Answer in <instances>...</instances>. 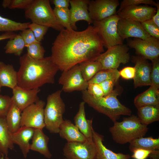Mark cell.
Returning a JSON list of instances; mask_svg holds the SVG:
<instances>
[{"label": "cell", "mask_w": 159, "mask_h": 159, "mask_svg": "<svg viewBox=\"0 0 159 159\" xmlns=\"http://www.w3.org/2000/svg\"><path fill=\"white\" fill-rule=\"evenodd\" d=\"M21 112L14 103H12L6 116L9 130L11 133L16 131L21 127Z\"/></svg>", "instance_id": "f1b7e54d"}, {"label": "cell", "mask_w": 159, "mask_h": 159, "mask_svg": "<svg viewBox=\"0 0 159 159\" xmlns=\"http://www.w3.org/2000/svg\"><path fill=\"white\" fill-rule=\"evenodd\" d=\"M20 34L24 41L25 47H27L33 43L40 42L36 40L33 32L29 29L22 31Z\"/></svg>", "instance_id": "b9f144b4"}, {"label": "cell", "mask_w": 159, "mask_h": 159, "mask_svg": "<svg viewBox=\"0 0 159 159\" xmlns=\"http://www.w3.org/2000/svg\"><path fill=\"white\" fill-rule=\"evenodd\" d=\"M17 72V85L26 89L39 88L45 84H54L59 69L51 56L40 60L33 59L27 53L20 57Z\"/></svg>", "instance_id": "7a4b0ae2"}, {"label": "cell", "mask_w": 159, "mask_h": 159, "mask_svg": "<svg viewBox=\"0 0 159 159\" xmlns=\"http://www.w3.org/2000/svg\"><path fill=\"white\" fill-rule=\"evenodd\" d=\"M131 58L132 62L135 64V75L133 79L134 88L150 86L151 64L140 55L133 56Z\"/></svg>", "instance_id": "9a60e30c"}, {"label": "cell", "mask_w": 159, "mask_h": 159, "mask_svg": "<svg viewBox=\"0 0 159 159\" xmlns=\"http://www.w3.org/2000/svg\"><path fill=\"white\" fill-rule=\"evenodd\" d=\"M12 102L10 97L0 94V117H6Z\"/></svg>", "instance_id": "ab89813d"}, {"label": "cell", "mask_w": 159, "mask_h": 159, "mask_svg": "<svg viewBox=\"0 0 159 159\" xmlns=\"http://www.w3.org/2000/svg\"><path fill=\"white\" fill-rule=\"evenodd\" d=\"M119 5L118 0H90L88 9L90 17L93 21H101L116 14Z\"/></svg>", "instance_id": "4fadbf2b"}, {"label": "cell", "mask_w": 159, "mask_h": 159, "mask_svg": "<svg viewBox=\"0 0 159 159\" xmlns=\"http://www.w3.org/2000/svg\"><path fill=\"white\" fill-rule=\"evenodd\" d=\"M9 133L6 117H0V153L4 156H7L9 149L14 148Z\"/></svg>", "instance_id": "484cf974"}, {"label": "cell", "mask_w": 159, "mask_h": 159, "mask_svg": "<svg viewBox=\"0 0 159 159\" xmlns=\"http://www.w3.org/2000/svg\"><path fill=\"white\" fill-rule=\"evenodd\" d=\"M118 81V80L115 79H110L99 84L102 89L104 96L109 95L112 91L114 86L117 84Z\"/></svg>", "instance_id": "7bdbcfd3"}, {"label": "cell", "mask_w": 159, "mask_h": 159, "mask_svg": "<svg viewBox=\"0 0 159 159\" xmlns=\"http://www.w3.org/2000/svg\"><path fill=\"white\" fill-rule=\"evenodd\" d=\"M134 67H125L119 71L120 76L125 80L133 79L135 75Z\"/></svg>", "instance_id": "bcb514c9"}, {"label": "cell", "mask_w": 159, "mask_h": 159, "mask_svg": "<svg viewBox=\"0 0 159 159\" xmlns=\"http://www.w3.org/2000/svg\"><path fill=\"white\" fill-rule=\"evenodd\" d=\"M62 72L58 80L62 86V90L70 92L87 90L88 82L83 78L79 64Z\"/></svg>", "instance_id": "30bf717a"}, {"label": "cell", "mask_w": 159, "mask_h": 159, "mask_svg": "<svg viewBox=\"0 0 159 159\" xmlns=\"http://www.w3.org/2000/svg\"><path fill=\"white\" fill-rule=\"evenodd\" d=\"M63 151L66 159H96V148L93 138L83 142H67Z\"/></svg>", "instance_id": "9c48e42d"}, {"label": "cell", "mask_w": 159, "mask_h": 159, "mask_svg": "<svg viewBox=\"0 0 159 159\" xmlns=\"http://www.w3.org/2000/svg\"><path fill=\"white\" fill-rule=\"evenodd\" d=\"M39 88L26 89L17 86L12 89L11 97L12 102L22 112L25 108L39 100L38 94Z\"/></svg>", "instance_id": "e0dca14e"}, {"label": "cell", "mask_w": 159, "mask_h": 159, "mask_svg": "<svg viewBox=\"0 0 159 159\" xmlns=\"http://www.w3.org/2000/svg\"><path fill=\"white\" fill-rule=\"evenodd\" d=\"M33 0H11L9 9H25L30 5Z\"/></svg>", "instance_id": "f6af8a7d"}, {"label": "cell", "mask_w": 159, "mask_h": 159, "mask_svg": "<svg viewBox=\"0 0 159 159\" xmlns=\"http://www.w3.org/2000/svg\"><path fill=\"white\" fill-rule=\"evenodd\" d=\"M30 22H17L3 17L0 15V32H13L21 31L28 28Z\"/></svg>", "instance_id": "1f68e13d"}, {"label": "cell", "mask_w": 159, "mask_h": 159, "mask_svg": "<svg viewBox=\"0 0 159 159\" xmlns=\"http://www.w3.org/2000/svg\"><path fill=\"white\" fill-rule=\"evenodd\" d=\"M35 129L26 126L21 127L14 133L10 132L12 143L19 145L24 158H26L30 150L29 141L32 138Z\"/></svg>", "instance_id": "d6986e66"}, {"label": "cell", "mask_w": 159, "mask_h": 159, "mask_svg": "<svg viewBox=\"0 0 159 159\" xmlns=\"http://www.w3.org/2000/svg\"><path fill=\"white\" fill-rule=\"evenodd\" d=\"M103 43L92 25L81 31L64 29L51 48L52 59L62 72L85 61H94L104 51Z\"/></svg>", "instance_id": "6da1fadb"}, {"label": "cell", "mask_w": 159, "mask_h": 159, "mask_svg": "<svg viewBox=\"0 0 159 159\" xmlns=\"http://www.w3.org/2000/svg\"><path fill=\"white\" fill-rule=\"evenodd\" d=\"M156 7L148 5L127 6L116 14L120 19L140 23L152 19L156 11Z\"/></svg>", "instance_id": "5bb4252c"}, {"label": "cell", "mask_w": 159, "mask_h": 159, "mask_svg": "<svg viewBox=\"0 0 159 159\" xmlns=\"http://www.w3.org/2000/svg\"><path fill=\"white\" fill-rule=\"evenodd\" d=\"M137 109V116L142 124L147 126L159 120V105L144 106Z\"/></svg>", "instance_id": "4316f807"}, {"label": "cell", "mask_w": 159, "mask_h": 159, "mask_svg": "<svg viewBox=\"0 0 159 159\" xmlns=\"http://www.w3.org/2000/svg\"><path fill=\"white\" fill-rule=\"evenodd\" d=\"M129 149L132 152L138 149L151 150H159V138H154L150 137H141L135 139L130 143Z\"/></svg>", "instance_id": "83f0119b"}, {"label": "cell", "mask_w": 159, "mask_h": 159, "mask_svg": "<svg viewBox=\"0 0 159 159\" xmlns=\"http://www.w3.org/2000/svg\"><path fill=\"white\" fill-rule=\"evenodd\" d=\"M154 151L142 149H136L132 152L133 153L131 157L133 159H146Z\"/></svg>", "instance_id": "ee69618b"}, {"label": "cell", "mask_w": 159, "mask_h": 159, "mask_svg": "<svg viewBox=\"0 0 159 159\" xmlns=\"http://www.w3.org/2000/svg\"><path fill=\"white\" fill-rule=\"evenodd\" d=\"M123 92L122 87L117 85L109 95L96 99L90 94L87 90L82 91L83 101L99 112L107 116L113 122L121 115L130 116L131 109L122 104L117 99Z\"/></svg>", "instance_id": "3957f363"}, {"label": "cell", "mask_w": 159, "mask_h": 159, "mask_svg": "<svg viewBox=\"0 0 159 159\" xmlns=\"http://www.w3.org/2000/svg\"><path fill=\"white\" fill-rule=\"evenodd\" d=\"M11 0H4L3 1L2 5L4 8H9L11 5Z\"/></svg>", "instance_id": "816d5d0a"}, {"label": "cell", "mask_w": 159, "mask_h": 159, "mask_svg": "<svg viewBox=\"0 0 159 159\" xmlns=\"http://www.w3.org/2000/svg\"><path fill=\"white\" fill-rule=\"evenodd\" d=\"M25 16L32 22L57 31L64 29L57 20L49 0H33L25 9Z\"/></svg>", "instance_id": "5b68a950"}, {"label": "cell", "mask_w": 159, "mask_h": 159, "mask_svg": "<svg viewBox=\"0 0 159 159\" xmlns=\"http://www.w3.org/2000/svg\"><path fill=\"white\" fill-rule=\"evenodd\" d=\"M4 155H1V156L0 159H11L8 157L7 156H5L4 158Z\"/></svg>", "instance_id": "f5cc1de1"}, {"label": "cell", "mask_w": 159, "mask_h": 159, "mask_svg": "<svg viewBox=\"0 0 159 159\" xmlns=\"http://www.w3.org/2000/svg\"><path fill=\"white\" fill-rule=\"evenodd\" d=\"M129 48L123 44L110 47L101 53L96 60L99 62L103 69H117L121 64L128 63L131 57L128 52Z\"/></svg>", "instance_id": "ba28073f"}, {"label": "cell", "mask_w": 159, "mask_h": 159, "mask_svg": "<svg viewBox=\"0 0 159 159\" xmlns=\"http://www.w3.org/2000/svg\"><path fill=\"white\" fill-rule=\"evenodd\" d=\"M92 138L95 145L96 150V159H130L129 154L121 153H115L107 148L104 145V136L94 129L92 130Z\"/></svg>", "instance_id": "ffe728a7"}, {"label": "cell", "mask_w": 159, "mask_h": 159, "mask_svg": "<svg viewBox=\"0 0 159 159\" xmlns=\"http://www.w3.org/2000/svg\"><path fill=\"white\" fill-rule=\"evenodd\" d=\"M45 105L44 101L39 100L24 109L21 113V127L42 130L45 127L44 115Z\"/></svg>", "instance_id": "8fae6325"}, {"label": "cell", "mask_w": 159, "mask_h": 159, "mask_svg": "<svg viewBox=\"0 0 159 159\" xmlns=\"http://www.w3.org/2000/svg\"><path fill=\"white\" fill-rule=\"evenodd\" d=\"M117 31L123 41L130 37L145 39L151 37L140 23L122 19L120 18L118 22Z\"/></svg>", "instance_id": "2e32d148"}, {"label": "cell", "mask_w": 159, "mask_h": 159, "mask_svg": "<svg viewBox=\"0 0 159 159\" xmlns=\"http://www.w3.org/2000/svg\"><path fill=\"white\" fill-rule=\"evenodd\" d=\"M27 54L32 58L40 60L44 58L45 52L40 42L34 43L27 47Z\"/></svg>", "instance_id": "e575fe53"}, {"label": "cell", "mask_w": 159, "mask_h": 159, "mask_svg": "<svg viewBox=\"0 0 159 159\" xmlns=\"http://www.w3.org/2000/svg\"><path fill=\"white\" fill-rule=\"evenodd\" d=\"M150 73L151 85L159 89V58L152 61Z\"/></svg>", "instance_id": "8d00e7d4"}, {"label": "cell", "mask_w": 159, "mask_h": 159, "mask_svg": "<svg viewBox=\"0 0 159 159\" xmlns=\"http://www.w3.org/2000/svg\"><path fill=\"white\" fill-rule=\"evenodd\" d=\"M120 19L116 14L101 21L93 22V26L96 29L104 47L107 49L123 44V41L117 31V24Z\"/></svg>", "instance_id": "52a82bcc"}, {"label": "cell", "mask_w": 159, "mask_h": 159, "mask_svg": "<svg viewBox=\"0 0 159 159\" xmlns=\"http://www.w3.org/2000/svg\"><path fill=\"white\" fill-rule=\"evenodd\" d=\"M87 90L88 93L95 99H99L104 96L102 89L99 84L88 83Z\"/></svg>", "instance_id": "60d3db41"}, {"label": "cell", "mask_w": 159, "mask_h": 159, "mask_svg": "<svg viewBox=\"0 0 159 159\" xmlns=\"http://www.w3.org/2000/svg\"><path fill=\"white\" fill-rule=\"evenodd\" d=\"M1 153H0V158H1Z\"/></svg>", "instance_id": "11a10c76"}, {"label": "cell", "mask_w": 159, "mask_h": 159, "mask_svg": "<svg viewBox=\"0 0 159 159\" xmlns=\"http://www.w3.org/2000/svg\"><path fill=\"white\" fill-rule=\"evenodd\" d=\"M156 11L154 15L151 19L155 24L159 27V4L157 3L156 6Z\"/></svg>", "instance_id": "681fc988"}, {"label": "cell", "mask_w": 159, "mask_h": 159, "mask_svg": "<svg viewBox=\"0 0 159 159\" xmlns=\"http://www.w3.org/2000/svg\"><path fill=\"white\" fill-rule=\"evenodd\" d=\"M117 69H103L98 72L88 82L99 84L102 82L110 79L118 80L120 77Z\"/></svg>", "instance_id": "d6a6232c"}, {"label": "cell", "mask_w": 159, "mask_h": 159, "mask_svg": "<svg viewBox=\"0 0 159 159\" xmlns=\"http://www.w3.org/2000/svg\"><path fill=\"white\" fill-rule=\"evenodd\" d=\"M0 84L12 90L17 86V72L11 64L0 61Z\"/></svg>", "instance_id": "d4e9b609"}, {"label": "cell", "mask_w": 159, "mask_h": 159, "mask_svg": "<svg viewBox=\"0 0 159 159\" xmlns=\"http://www.w3.org/2000/svg\"><path fill=\"white\" fill-rule=\"evenodd\" d=\"M127 45L134 49L136 54L147 60L152 61L159 58V40L153 37L145 39L139 38L129 39Z\"/></svg>", "instance_id": "7c38bea8"}, {"label": "cell", "mask_w": 159, "mask_h": 159, "mask_svg": "<svg viewBox=\"0 0 159 159\" xmlns=\"http://www.w3.org/2000/svg\"><path fill=\"white\" fill-rule=\"evenodd\" d=\"M1 85H0V93L1 92Z\"/></svg>", "instance_id": "db71d44e"}, {"label": "cell", "mask_w": 159, "mask_h": 159, "mask_svg": "<svg viewBox=\"0 0 159 159\" xmlns=\"http://www.w3.org/2000/svg\"><path fill=\"white\" fill-rule=\"evenodd\" d=\"M59 133L67 142H83L87 139L78 128L69 120H64L61 124Z\"/></svg>", "instance_id": "7402d4cb"}, {"label": "cell", "mask_w": 159, "mask_h": 159, "mask_svg": "<svg viewBox=\"0 0 159 159\" xmlns=\"http://www.w3.org/2000/svg\"><path fill=\"white\" fill-rule=\"evenodd\" d=\"M79 64L83 78L87 82L102 69L101 64L97 60L85 61Z\"/></svg>", "instance_id": "f546056e"}, {"label": "cell", "mask_w": 159, "mask_h": 159, "mask_svg": "<svg viewBox=\"0 0 159 159\" xmlns=\"http://www.w3.org/2000/svg\"><path fill=\"white\" fill-rule=\"evenodd\" d=\"M85 102H81L78 111L74 118L75 125L87 139H92V119L87 120L85 116Z\"/></svg>", "instance_id": "44dd1931"}, {"label": "cell", "mask_w": 159, "mask_h": 159, "mask_svg": "<svg viewBox=\"0 0 159 159\" xmlns=\"http://www.w3.org/2000/svg\"><path fill=\"white\" fill-rule=\"evenodd\" d=\"M141 4L153 6L156 7L157 5V3L153 0H123L121 2L119 8L116 12V14L127 6L140 5Z\"/></svg>", "instance_id": "74e56055"}, {"label": "cell", "mask_w": 159, "mask_h": 159, "mask_svg": "<svg viewBox=\"0 0 159 159\" xmlns=\"http://www.w3.org/2000/svg\"><path fill=\"white\" fill-rule=\"evenodd\" d=\"M17 34L14 32H6L0 35V41L14 38Z\"/></svg>", "instance_id": "c3c4849f"}, {"label": "cell", "mask_w": 159, "mask_h": 159, "mask_svg": "<svg viewBox=\"0 0 159 159\" xmlns=\"http://www.w3.org/2000/svg\"><path fill=\"white\" fill-rule=\"evenodd\" d=\"M32 139L30 150L39 153L47 158H51L52 154L48 145L49 138L43 132L42 130L35 129Z\"/></svg>", "instance_id": "603a6c76"}, {"label": "cell", "mask_w": 159, "mask_h": 159, "mask_svg": "<svg viewBox=\"0 0 159 159\" xmlns=\"http://www.w3.org/2000/svg\"><path fill=\"white\" fill-rule=\"evenodd\" d=\"M89 0H70L71 6L69 9L72 28L76 30V22L84 20L89 24L93 23L89 13L88 6Z\"/></svg>", "instance_id": "ac0fdd59"}, {"label": "cell", "mask_w": 159, "mask_h": 159, "mask_svg": "<svg viewBox=\"0 0 159 159\" xmlns=\"http://www.w3.org/2000/svg\"><path fill=\"white\" fill-rule=\"evenodd\" d=\"M113 122L109 131L113 140L120 144L130 143L135 139L143 137L148 130L147 126L141 123L137 116L134 115L123 118L121 122Z\"/></svg>", "instance_id": "277c9868"}, {"label": "cell", "mask_w": 159, "mask_h": 159, "mask_svg": "<svg viewBox=\"0 0 159 159\" xmlns=\"http://www.w3.org/2000/svg\"><path fill=\"white\" fill-rule=\"evenodd\" d=\"M62 91L59 90L49 95L44 108L45 127L52 133H59V127L64 120L65 105L61 97Z\"/></svg>", "instance_id": "8992f818"}, {"label": "cell", "mask_w": 159, "mask_h": 159, "mask_svg": "<svg viewBox=\"0 0 159 159\" xmlns=\"http://www.w3.org/2000/svg\"><path fill=\"white\" fill-rule=\"evenodd\" d=\"M49 28L47 26L33 22L30 23L28 26V28L32 31L36 40L40 42L44 39V36Z\"/></svg>", "instance_id": "d590c367"}, {"label": "cell", "mask_w": 159, "mask_h": 159, "mask_svg": "<svg viewBox=\"0 0 159 159\" xmlns=\"http://www.w3.org/2000/svg\"><path fill=\"white\" fill-rule=\"evenodd\" d=\"M144 30L151 37L159 40V27L151 19L141 23Z\"/></svg>", "instance_id": "f35d334b"}, {"label": "cell", "mask_w": 159, "mask_h": 159, "mask_svg": "<svg viewBox=\"0 0 159 159\" xmlns=\"http://www.w3.org/2000/svg\"><path fill=\"white\" fill-rule=\"evenodd\" d=\"M25 47L24 41L21 35L17 34L16 36L10 39L7 42L4 49L6 54H14L19 56Z\"/></svg>", "instance_id": "4dcf8cb0"}, {"label": "cell", "mask_w": 159, "mask_h": 159, "mask_svg": "<svg viewBox=\"0 0 159 159\" xmlns=\"http://www.w3.org/2000/svg\"><path fill=\"white\" fill-rule=\"evenodd\" d=\"M50 2L55 6V8H68L70 0H52Z\"/></svg>", "instance_id": "7dc6e473"}, {"label": "cell", "mask_w": 159, "mask_h": 159, "mask_svg": "<svg viewBox=\"0 0 159 159\" xmlns=\"http://www.w3.org/2000/svg\"><path fill=\"white\" fill-rule=\"evenodd\" d=\"M152 159H159V150H154L150 155L149 157Z\"/></svg>", "instance_id": "f907efd6"}, {"label": "cell", "mask_w": 159, "mask_h": 159, "mask_svg": "<svg viewBox=\"0 0 159 159\" xmlns=\"http://www.w3.org/2000/svg\"><path fill=\"white\" fill-rule=\"evenodd\" d=\"M134 104L137 109L146 106L159 105V89L150 86L148 89L135 98Z\"/></svg>", "instance_id": "cb8c5ba5"}, {"label": "cell", "mask_w": 159, "mask_h": 159, "mask_svg": "<svg viewBox=\"0 0 159 159\" xmlns=\"http://www.w3.org/2000/svg\"><path fill=\"white\" fill-rule=\"evenodd\" d=\"M55 16L59 23L65 29L73 30L72 28L69 9V8L54 7L53 9Z\"/></svg>", "instance_id": "836d02e7"}]
</instances>
